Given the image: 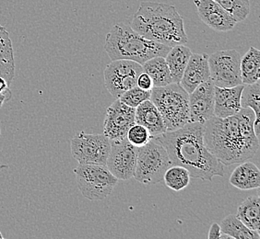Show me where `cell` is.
Listing matches in <instances>:
<instances>
[{
    "label": "cell",
    "instance_id": "cell-27",
    "mask_svg": "<svg viewBox=\"0 0 260 239\" xmlns=\"http://www.w3.org/2000/svg\"><path fill=\"white\" fill-rule=\"evenodd\" d=\"M151 90H143L138 86L126 90L118 98L124 104L127 105L132 108H137L146 100H150Z\"/></svg>",
    "mask_w": 260,
    "mask_h": 239
},
{
    "label": "cell",
    "instance_id": "cell-31",
    "mask_svg": "<svg viewBox=\"0 0 260 239\" xmlns=\"http://www.w3.org/2000/svg\"><path fill=\"white\" fill-rule=\"evenodd\" d=\"M9 83L7 82V80L4 77L0 76V93L6 92L7 90H9Z\"/></svg>",
    "mask_w": 260,
    "mask_h": 239
},
{
    "label": "cell",
    "instance_id": "cell-14",
    "mask_svg": "<svg viewBox=\"0 0 260 239\" xmlns=\"http://www.w3.org/2000/svg\"><path fill=\"white\" fill-rule=\"evenodd\" d=\"M200 20L210 29L225 32L234 30L237 23L235 19L214 0H194Z\"/></svg>",
    "mask_w": 260,
    "mask_h": 239
},
{
    "label": "cell",
    "instance_id": "cell-9",
    "mask_svg": "<svg viewBox=\"0 0 260 239\" xmlns=\"http://www.w3.org/2000/svg\"><path fill=\"white\" fill-rule=\"evenodd\" d=\"M241 56L237 51H218L209 55L210 79L219 88L241 85Z\"/></svg>",
    "mask_w": 260,
    "mask_h": 239
},
{
    "label": "cell",
    "instance_id": "cell-8",
    "mask_svg": "<svg viewBox=\"0 0 260 239\" xmlns=\"http://www.w3.org/2000/svg\"><path fill=\"white\" fill-rule=\"evenodd\" d=\"M71 154L79 164L106 166L111 140L105 135H90L81 131L71 140Z\"/></svg>",
    "mask_w": 260,
    "mask_h": 239
},
{
    "label": "cell",
    "instance_id": "cell-16",
    "mask_svg": "<svg viewBox=\"0 0 260 239\" xmlns=\"http://www.w3.org/2000/svg\"><path fill=\"white\" fill-rule=\"evenodd\" d=\"M244 84L233 88H214V116L219 118H227L237 114L241 109V95L244 90Z\"/></svg>",
    "mask_w": 260,
    "mask_h": 239
},
{
    "label": "cell",
    "instance_id": "cell-15",
    "mask_svg": "<svg viewBox=\"0 0 260 239\" xmlns=\"http://www.w3.org/2000/svg\"><path fill=\"white\" fill-rule=\"evenodd\" d=\"M210 78L209 55L192 54L185 66L180 85L189 94L197 87Z\"/></svg>",
    "mask_w": 260,
    "mask_h": 239
},
{
    "label": "cell",
    "instance_id": "cell-32",
    "mask_svg": "<svg viewBox=\"0 0 260 239\" xmlns=\"http://www.w3.org/2000/svg\"><path fill=\"white\" fill-rule=\"evenodd\" d=\"M6 100H8V97H7V94H6L5 92L0 93V108L3 106Z\"/></svg>",
    "mask_w": 260,
    "mask_h": 239
},
{
    "label": "cell",
    "instance_id": "cell-20",
    "mask_svg": "<svg viewBox=\"0 0 260 239\" xmlns=\"http://www.w3.org/2000/svg\"><path fill=\"white\" fill-rule=\"evenodd\" d=\"M237 218L249 229L259 232L260 200L258 195L245 199L237 210Z\"/></svg>",
    "mask_w": 260,
    "mask_h": 239
},
{
    "label": "cell",
    "instance_id": "cell-25",
    "mask_svg": "<svg viewBox=\"0 0 260 239\" xmlns=\"http://www.w3.org/2000/svg\"><path fill=\"white\" fill-rule=\"evenodd\" d=\"M260 82L245 85L241 95L242 108H250L255 113V120L260 121Z\"/></svg>",
    "mask_w": 260,
    "mask_h": 239
},
{
    "label": "cell",
    "instance_id": "cell-33",
    "mask_svg": "<svg viewBox=\"0 0 260 239\" xmlns=\"http://www.w3.org/2000/svg\"><path fill=\"white\" fill-rule=\"evenodd\" d=\"M0 134H1V132H0Z\"/></svg>",
    "mask_w": 260,
    "mask_h": 239
},
{
    "label": "cell",
    "instance_id": "cell-24",
    "mask_svg": "<svg viewBox=\"0 0 260 239\" xmlns=\"http://www.w3.org/2000/svg\"><path fill=\"white\" fill-rule=\"evenodd\" d=\"M188 170L181 166H171L164 175L165 183L169 189L180 191L185 189L190 182Z\"/></svg>",
    "mask_w": 260,
    "mask_h": 239
},
{
    "label": "cell",
    "instance_id": "cell-12",
    "mask_svg": "<svg viewBox=\"0 0 260 239\" xmlns=\"http://www.w3.org/2000/svg\"><path fill=\"white\" fill-rule=\"evenodd\" d=\"M135 109L116 99L106 110L104 135L111 141L125 138L130 127L136 124Z\"/></svg>",
    "mask_w": 260,
    "mask_h": 239
},
{
    "label": "cell",
    "instance_id": "cell-30",
    "mask_svg": "<svg viewBox=\"0 0 260 239\" xmlns=\"http://www.w3.org/2000/svg\"><path fill=\"white\" fill-rule=\"evenodd\" d=\"M222 234L221 229H220V224L217 223H213L208 234L209 239H220V235Z\"/></svg>",
    "mask_w": 260,
    "mask_h": 239
},
{
    "label": "cell",
    "instance_id": "cell-21",
    "mask_svg": "<svg viewBox=\"0 0 260 239\" xmlns=\"http://www.w3.org/2000/svg\"><path fill=\"white\" fill-rule=\"evenodd\" d=\"M241 79L244 85H250L259 81L260 52L255 47L250 49L241 58Z\"/></svg>",
    "mask_w": 260,
    "mask_h": 239
},
{
    "label": "cell",
    "instance_id": "cell-1",
    "mask_svg": "<svg viewBox=\"0 0 260 239\" xmlns=\"http://www.w3.org/2000/svg\"><path fill=\"white\" fill-rule=\"evenodd\" d=\"M255 116L250 108H242L227 118L213 116L204 125L207 149L224 166L240 164L252 158L259 148L254 131Z\"/></svg>",
    "mask_w": 260,
    "mask_h": 239
},
{
    "label": "cell",
    "instance_id": "cell-10",
    "mask_svg": "<svg viewBox=\"0 0 260 239\" xmlns=\"http://www.w3.org/2000/svg\"><path fill=\"white\" fill-rule=\"evenodd\" d=\"M143 72L142 65L130 60H115L105 67V88L118 99L126 90L137 86V78Z\"/></svg>",
    "mask_w": 260,
    "mask_h": 239
},
{
    "label": "cell",
    "instance_id": "cell-2",
    "mask_svg": "<svg viewBox=\"0 0 260 239\" xmlns=\"http://www.w3.org/2000/svg\"><path fill=\"white\" fill-rule=\"evenodd\" d=\"M203 135L204 125L190 122L153 138L165 146L172 166L185 168L191 178L212 181L216 176L224 175V169L220 160L207 149Z\"/></svg>",
    "mask_w": 260,
    "mask_h": 239
},
{
    "label": "cell",
    "instance_id": "cell-17",
    "mask_svg": "<svg viewBox=\"0 0 260 239\" xmlns=\"http://www.w3.org/2000/svg\"><path fill=\"white\" fill-rule=\"evenodd\" d=\"M135 123L144 126L151 137L167 132L161 115L150 100H146L136 108Z\"/></svg>",
    "mask_w": 260,
    "mask_h": 239
},
{
    "label": "cell",
    "instance_id": "cell-4",
    "mask_svg": "<svg viewBox=\"0 0 260 239\" xmlns=\"http://www.w3.org/2000/svg\"><path fill=\"white\" fill-rule=\"evenodd\" d=\"M172 47L146 39L125 23H116L105 38V50L112 61L130 60L143 65L156 56L165 57Z\"/></svg>",
    "mask_w": 260,
    "mask_h": 239
},
{
    "label": "cell",
    "instance_id": "cell-11",
    "mask_svg": "<svg viewBox=\"0 0 260 239\" xmlns=\"http://www.w3.org/2000/svg\"><path fill=\"white\" fill-rule=\"evenodd\" d=\"M139 148L126 139L111 141V149L106 167L111 173L121 180H128L135 173Z\"/></svg>",
    "mask_w": 260,
    "mask_h": 239
},
{
    "label": "cell",
    "instance_id": "cell-5",
    "mask_svg": "<svg viewBox=\"0 0 260 239\" xmlns=\"http://www.w3.org/2000/svg\"><path fill=\"white\" fill-rule=\"evenodd\" d=\"M150 100L155 105L167 131H174L190 123L189 94L177 83L153 87Z\"/></svg>",
    "mask_w": 260,
    "mask_h": 239
},
{
    "label": "cell",
    "instance_id": "cell-19",
    "mask_svg": "<svg viewBox=\"0 0 260 239\" xmlns=\"http://www.w3.org/2000/svg\"><path fill=\"white\" fill-rule=\"evenodd\" d=\"M192 52L185 45H175L165 56V61L170 70L173 83L180 84L185 66L190 58Z\"/></svg>",
    "mask_w": 260,
    "mask_h": 239
},
{
    "label": "cell",
    "instance_id": "cell-28",
    "mask_svg": "<svg viewBox=\"0 0 260 239\" xmlns=\"http://www.w3.org/2000/svg\"><path fill=\"white\" fill-rule=\"evenodd\" d=\"M125 137L131 145L138 148L145 145L152 138L149 131L146 129L144 126L138 124H135L130 127Z\"/></svg>",
    "mask_w": 260,
    "mask_h": 239
},
{
    "label": "cell",
    "instance_id": "cell-3",
    "mask_svg": "<svg viewBox=\"0 0 260 239\" xmlns=\"http://www.w3.org/2000/svg\"><path fill=\"white\" fill-rule=\"evenodd\" d=\"M130 26L146 39L169 47L188 42L184 20L175 6L142 2L133 15Z\"/></svg>",
    "mask_w": 260,
    "mask_h": 239
},
{
    "label": "cell",
    "instance_id": "cell-7",
    "mask_svg": "<svg viewBox=\"0 0 260 239\" xmlns=\"http://www.w3.org/2000/svg\"><path fill=\"white\" fill-rule=\"evenodd\" d=\"M74 173L81 194L90 201L107 198L119 180L105 165L79 164Z\"/></svg>",
    "mask_w": 260,
    "mask_h": 239
},
{
    "label": "cell",
    "instance_id": "cell-23",
    "mask_svg": "<svg viewBox=\"0 0 260 239\" xmlns=\"http://www.w3.org/2000/svg\"><path fill=\"white\" fill-rule=\"evenodd\" d=\"M220 229L223 234L235 239H259V232L251 230L237 218L235 214L227 215L221 221Z\"/></svg>",
    "mask_w": 260,
    "mask_h": 239
},
{
    "label": "cell",
    "instance_id": "cell-22",
    "mask_svg": "<svg viewBox=\"0 0 260 239\" xmlns=\"http://www.w3.org/2000/svg\"><path fill=\"white\" fill-rule=\"evenodd\" d=\"M142 67L143 71L151 77L153 87H165L173 83L170 70L165 61V57H153L145 62Z\"/></svg>",
    "mask_w": 260,
    "mask_h": 239
},
{
    "label": "cell",
    "instance_id": "cell-18",
    "mask_svg": "<svg viewBox=\"0 0 260 239\" xmlns=\"http://www.w3.org/2000/svg\"><path fill=\"white\" fill-rule=\"evenodd\" d=\"M230 183L242 190L258 189L260 171L254 163L243 162L235 169L230 177Z\"/></svg>",
    "mask_w": 260,
    "mask_h": 239
},
{
    "label": "cell",
    "instance_id": "cell-13",
    "mask_svg": "<svg viewBox=\"0 0 260 239\" xmlns=\"http://www.w3.org/2000/svg\"><path fill=\"white\" fill-rule=\"evenodd\" d=\"M214 88L215 85L210 78L189 93L191 123L205 125L207 121L214 116Z\"/></svg>",
    "mask_w": 260,
    "mask_h": 239
},
{
    "label": "cell",
    "instance_id": "cell-26",
    "mask_svg": "<svg viewBox=\"0 0 260 239\" xmlns=\"http://www.w3.org/2000/svg\"><path fill=\"white\" fill-rule=\"evenodd\" d=\"M230 14L236 22H241L250 13L249 0H214Z\"/></svg>",
    "mask_w": 260,
    "mask_h": 239
},
{
    "label": "cell",
    "instance_id": "cell-29",
    "mask_svg": "<svg viewBox=\"0 0 260 239\" xmlns=\"http://www.w3.org/2000/svg\"><path fill=\"white\" fill-rule=\"evenodd\" d=\"M137 86L141 90H151L153 88V83L150 75L143 71L137 78Z\"/></svg>",
    "mask_w": 260,
    "mask_h": 239
},
{
    "label": "cell",
    "instance_id": "cell-6",
    "mask_svg": "<svg viewBox=\"0 0 260 239\" xmlns=\"http://www.w3.org/2000/svg\"><path fill=\"white\" fill-rule=\"evenodd\" d=\"M171 166L172 162L165 146L152 137L139 148L133 177L142 184H156L162 180Z\"/></svg>",
    "mask_w": 260,
    "mask_h": 239
}]
</instances>
